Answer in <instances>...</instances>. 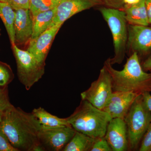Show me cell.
Instances as JSON below:
<instances>
[{"label": "cell", "mask_w": 151, "mask_h": 151, "mask_svg": "<svg viewBox=\"0 0 151 151\" xmlns=\"http://www.w3.org/2000/svg\"><path fill=\"white\" fill-rule=\"evenodd\" d=\"M42 125L32 113L12 105L3 112L0 130L18 151H33L40 144L39 133Z\"/></svg>", "instance_id": "cell-1"}, {"label": "cell", "mask_w": 151, "mask_h": 151, "mask_svg": "<svg viewBox=\"0 0 151 151\" xmlns=\"http://www.w3.org/2000/svg\"><path fill=\"white\" fill-rule=\"evenodd\" d=\"M112 65L110 58L104 62V66L112 78L113 91L132 92L139 95L151 92V72L143 70L136 52L130 55L122 70H116Z\"/></svg>", "instance_id": "cell-2"}, {"label": "cell", "mask_w": 151, "mask_h": 151, "mask_svg": "<svg viewBox=\"0 0 151 151\" xmlns=\"http://www.w3.org/2000/svg\"><path fill=\"white\" fill-rule=\"evenodd\" d=\"M66 119L76 132L97 138L104 137L108 123L112 119L106 112L86 100H81L79 106Z\"/></svg>", "instance_id": "cell-3"}, {"label": "cell", "mask_w": 151, "mask_h": 151, "mask_svg": "<svg viewBox=\"0 0 151 151\" xmlns=\"http://www.w3.org/2000/svg\"><path fill=\"white\" fill-rule=\"evenodd\" d=\"M108 24L113 37L114 56L110 58L112 65L121 64L127 53L128 23L122 9L101 7L98 9Z\"/></svg>", "instance_id": "cell-4"}, {"label": "cell", "mask_w": 151, "mask_h": 151, "mask_svg": "<svg viewBox=\"0 0 151 151\" xmlns=\"http://www.w3.org/2000/svg\"><path fill=\"white\" fill-rule=\"evenodd\" d=\"M127 126L128 150H136L151 123V112L138 95L124 119Z\"/></svg>", "instance_id": "cell-5"}, {"label": "cell", "mask_w": 151, "mask_h": 151, "mask_svg": "<svg viewBox=\"0 0 151 151\" xmlns=\"http://www.w3.org/2000/svg\"><path fill=\"white\" fill-rule=\"evenodd\" d=\"M17 65L18 77L27 90H29L45 73V63H41L29 52L12 46Z\"/></svg>", "instance_id": "cell-6"}, {"label": "cell", "mask_w": 151, "mask_h": 151, "mask_svg": "<svg viewBox=\"0 0 151 151\" xmlns=\"http://www.w3.org/2000/svg\"><path fill=\"white\" fill-rule=\"evenodd\" d=\"M113 93V81L105 66L100 70L99 77L86 91L81 94V100L88 101L100 110H103Z\"/></svg>", "instance_id": "cell-7"}, {"label": "cell", "mask_w": 151, "mask_h": 151, "mask_svg": "<svg viewBox=\"0 0 151 151\" xmlns=\"http://www.w3.org/2000/svg\"><path fill=\"white\" fill-rule=\"evenodd\" d=\"M127 53L137 55L141 63L151 55V27L128 24Z\"/></svg>", "instance_id": "cell-8"}, {"label": "cell", "mask_w": 151, "mask_h": 151, "mask_svg": "<svg viewBox=\"0 0 151 151\" xmlns=\"http://www.w3.org/2000/svg\"><path fill=\"white\" fill-rule=\"evenodd\" d=\"M75 132L70 126L56 127L42 126L39 133V140L45 151H63Z\"/></svg>", "instance_id": "cell-9"}, {"label": "cell", "mask_w": 151, "mask_h": 151, "mask_svg": "<svg viewBox=\"0 0 151 151\" xmlns=\"http://www.w3.org/2000/svg\"><path fill=\"white\" fill-rule=\"evenodd\" d=\"M102 5L103 4L100 0H60L50 27L55 25H63L76 14Z\"/></svg>", "instance_id": "cell-10"}, {"label": "cell", "mask_w": 151, "mask_h": 151, "mask_svg": "<svg viewBox=\"0 0 151 151\" xmlns=\"http://www.w3.org/2000/svg\"><path fill=\"white\" fill-rule=\"evenodd\" d=\"M15 12V43L17 46H28L33 30L32 15L29 9H19Z\"/></svg>", "instance_id": "cell-11"}, {"label": "cell", "mask_w": 151, "mask_h": 151, "mask_svg": "<svg viewBox=\"0 0 151 151\" xmlns=\"http://www.w3.org/2000/svg\"><path fill=\"white\" fill-rule=\"evenodd\" d=\"M138 95L132 92L113 91L111 98L102 110L108 113L112 119H124Z\"/></svg>", "instance_id": "cell-12"}, {"label": "cell", "mask_w": 151, "mask_h": 151, "mask_svg": "<svg viewBox=\"0 0 151 151\" xmlns=\"http://www.w3.org/2000/svg\"><path fill=\"white\" fill-rule=\"evenodd\" d=\"M104 137L112 151L128 150L127 126L124 119H111L107 126Z\"/></svg>", "instance_id": "cell-13"}, {"label": "cell", "mask_w": 151, "mask_h": 151, "mask_svg": "<svg viewBox=\"0 0 151 151\" xmlns=\"http://www.w3.org/2000/svg\"><path fill=\"white\" fill-rule=\"evenodd\" d=\"M62 25H55L47 29L35 39L30 41L27 49L41 63L45 60L55 37Z\"/></svg>", "instance_id": "cell-14"}, {"label": "cell", "mask_w": 151, "mask_h": 151, "mask_svg": "<svg viewBox=\"0 0 151 151\" xmlns=\"http://www.w3.org/2000/svg\"><path fill=\"white\" fill-rule=\"evenodd\" d=\"M129 24L149 26L145 5V0H140L134 4H125L123 9Z\"/></svg>", "instance_id": "cell-15"}, {"label": "cell", "mask_w": 151, "mask_h": 151, "mask_svg": "<svg viewBox=\"0 0 151 151\" xmlns=\"http://www.w3.org/2000/svg\"><path fill=\"white\" fill-rule=\"evenodd\" d=\"M56 8L40 13L33 17V30L31 40L35 39L50 27L55 15Z\"/></svg>", "instance_id": "cell-16"}, {"label": "cell", "mask_w": 151, "mask_h": 151, "mask_svg": "<svg viewBox=\"0 0 151 151\" xmlns=\"http://www.w3.org/2000/svg\"><path fill=\"white\" fill-rule=\"evenodd\" d=\"M0 17L4 23L12 46L15 44L14 28L15 12L8 3L0 1Z\"/></svg>", "instance_id": "cell-17"}, {"label": "cell", "mask_w": 151, "mask_h": 151, "mask_svg": "<svg viewBox=\"0 0 151 151\" xmlns=\"http://www.w3.org/2000/svg\"><path fill=\"white\" fill-rule=\"evenodd\" d=\"M32 113L42 127H56L70 126L66 118H60L50 114L41 107L33 109Z\"/></svg>", "instance_id": "cell-18"}, {"label": "cell", "mask_w": 151, "mask_h": 151, "mask_svg": "<svg viewBox=\"0 0 151 151\" xmlns=\"http://www.w3.org/2000/svg\"><path fill=\"white\" fill-rule=\"evenodd\" d=\"M95 138L76 132L63 151H90Z\"/></svg>", "instance_id": "cell-19"}, {"label": "cell", "mask_w": 151, "mask_h": 151, "mask_svg": "<svg viewBox=\"0 0 151 151\" xmlns=\"http://www.w3.org/2000/svg\"><path fill=\"white\" fill-rule=\"evenodd\" d=\"M60 0H30L29 9L32 17L40 13L55 8Z\"/></svg>", "instance_id": "cell-20"}, {"label": "cell", "mask_w": 151, "mask_h": 151, "mask_svg": "<svg viewBox=\"0 0 151 151\" xmlns=\"http://www.w3.org/2000/svg\"><path fill=\"white\" fill-rule=\"evenodd\" d=\"M14 74L11 66L0 61V87L5 88L13 81Z\"/></svg>", "instance_id": "cell-21"}, {"label": "cell", "mask_w": 151, "mask_h": 151, "mask_svg": "<svg viewBox=\"0 0 151 151\" xmlns=\"http://www.w3.org/2000/svg\"><path fill=\"white\" fill-rule=\"evenodd\" d=\"M90 151H113L104 137L95 138Z\"/></svg>", "instance_id": "cell-22"}, {"label": "cell", "mask_w": 151, "mask_h": 151, "mask_svg": "<svg viewBox=\"0 0 151 151\" xmlns=\"http://www.w3.org/2000/svg\"><path fill=\"white\" fill-rule=\"evenodd\" d=\"M139 151H151V123L143 136L139 148Z\"/></svg>", "instance_id": "cell-23"}, {"label": "cell", "mask_w": 151, "mask_h": 151, "mask_svg": "<svg viewBox=\"0 0 151 151\" xmlns=\"http://www.w3.org/2000/svg\"><path fill=\"white\" fill-rule=\"evenodd\" d=\"M12 105L9 98L7 87H0V112H4Z\"/></svg>", "instance_id": "cell-24"}, {"label": "cell", "mask_w": 151, "mask_h": 151, "mask_svg": "<svg viewBox=\"0 0 151 151\" xmlns=\"http://www.w3.org/2000/svg\"><path fill=\"white\" fill-rule=\"evenodd\" d=\"M0 151H18L12 146L5 134L0 130Z\"/></svg>", "instance_id": "cell-25"}, {"label": "cell", "mask_w": 151, "mask_h": 151, "mask_svg": "<svg viewBox=\"0 0 151 151\" xmlns=\"http://www.w3.org/2000/svg\"><path fill=\"white\" fill-rule=\"evenodd\" d=\"M8 4L14 10L19 9H29L30 0H10Z\"/></svg>", "instance_id": "cell-26"}, {"label": "cell", "mask_w": 151, "mask_h": 151, "mask_svg": "<svg viewBox=\"0 0 151 151\" xmlns=\"http://www.w3.org/2000/svg\"><path fill=\"white\" fill-rule=\"evenodd\" d=\"M103 5L111 8L123 9L125 3L124 0H100Z\"/></svg>", "instance_id": "cell-27"}, {"label": "cell", "mask_w": 151, "mask_h": 151, "mask_svg": "<svg viewBox=\"0 0 151 151\" xmlns=\"http://www.w3.org/2000/svg\"><path fill=\"white\" fill-rule=\"evenodd\" d=\"M151 72V70H150ZM143 101L146 106L151 112V95L150 92H145L142 94Z\"/></svg>", "instance_id": "cell-28"}, {"label": "cell", "mask_w": 151, "mask_h": 151, "mask_svg": "<svg viewBox=\"0 0 151 151\" xmlns=\"http://www.w3.org/2000/svg\"><path fill=\"white\" fill-rule=\"evenodd\" d=\"M143 70L146 72L151 70V55L141 63Z\"/></svg>", "instance_id": "cell-29"}, {"label": "cell", "mask_w": 151, "mask_h": 151, "mask_svg": "<svg viewBox=\"0 0 151 151\" xmlns=\"http://www.w3.org/2000/svg\"><path fill=\"white\" fill-rule=\"evenodd\" d=\"M146 11L150 25H151V0H145Z\"/></svg>", "instance_id": "cell-30"}, {"label": "cell", "mask_w": 151, "mask_h": 151, "mask_svg": "<svg viewBox=\"0 0 151 151\" xmlns=\"http://www.w3.org/2000/svg\"><path fill=\"white\" fill-rule=\"evenodd\" d=\"M124 1L125 4L132 5L137 4L139 1L140 0H124Z\"/></svg>", "instance_id": "cell-31"}, {"label": "cell", "mask_w": 151, "mask_h": 151, "mask_svg": "<svg viewBox=\"0 0 151 151\" xmlns=\"http://www.w3.org/2000/svg\"><path fill=\"white\" fill-rule=\"evenodd\" d=\"M3 114V112H0V123H1L2 121V118Z\"/></svg>", "instance_id": "cell-32"}, {"label": "cell", "mask_w": 151, "mask_h": 151, "mask_svg": "<svg viewBox=\"0 0 151 151\" xmlns=\"http://www.w3.org/2000/svg\"><path fill=\"white\" fill-rule=\"evenodd\" d=\"M10 0H0V1L8 3Z\"/></svg>", "instance_id": "cell-33"}, {"label": "cell", "mask_w": 151, "mask_h": 151, "mask_svg": "<svg viewBox=\"0 0 151 151\" xmlns=\"http://www.w3.org/2000/svg\"><path fill=\"white\" fill-rule=\"evenodd\" d=\"M1 29H0V38H1Z\"/></svg>", "instance_id": "cell-34"}]
</instances>
